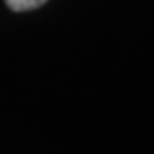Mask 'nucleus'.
I'll return each instance as SVG.
<instances>
[{
    "mask_svg": "<svg viewBox=\"0 0 154 154\" xmlns=\"http://www.w3.org/2000/svg\"><path fill=\"white\" fill-rule=\"evenodd\" d=\"M7 7L14 9V12H30V9H37L46 2V0H5Z\"/></svg>",
    "mask_w": 154,
    "mask_h": 154,
    "instance_id": "nucleus-1",
    "label": "nucleus"
}]
</instances>
